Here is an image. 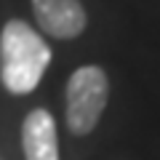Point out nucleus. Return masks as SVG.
<instances>
[{"label": "nucleus", "instance_id": "f257e3e1", "mask_svg": "<svg viewBox=\"0 0 160 160\" xmlns=\"http://www.w3.org/2000/svg\"><path fill=\"white\" fill-rule=\"evenodd\" d=\"M48 64L51 48L32 24L11 19L0 29V83L8 93L24 96L38 88Z\"/></svg>", "mask_w": 160, "mask_h": 160}, {"label": "nucleus", "instance_id": "f03ea898", "mask_svg": "<svg viewBox=\"0 0 160 160\" xmlns=\"http://www.w3.org/2000/svg\"><path fill=\"white\" fill-rule=\"evenodd\" d=\"M109 102V78L99 64H83L67 80L64 88V120L69 133L88 136L99 126Z\"/></svg>", "mask_w": 160, "mask_h": 160}, {"label": "nucleus", "instance_id": "7ed1b4c3", "mask_svg": "<svg viewBox=\"0 0 160 160\" xmlns=\"http://www.w3.org/2000/svg\"><path fill=\"white\" fill-rule=\"evenodd\" d=\"M32 13L38 27L56 40H75L88 24L80 0H32Z\"/></svg>", "mask_w": 160, "mask_h": 160}, {"label": "nucleus", "instance_id": "20e7f679", "mask_svg": "<svg viewBox=\"0 0 160 160\" xmlns=\"http://www.w3.org/2000/svg\"><path fill=\"white\" fill-rule=\"evenodd\" d=\"M22 149L27 160H59L56 120L48 109L38 107L22 123Z\"/></svg>", "mask_w": 160, "mask_h": 160}]
</instances>
